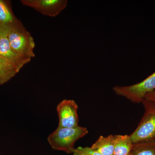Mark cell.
Returning a JSON list of instances; mask_svg holds the SVG:
<instances>
[{
	"label": "cell",
	"mask_w": 155,
	"mask_h": 155,
	"mask_svg": "<svg viewBox=\"0 0 155 155\" xmlns=\"http://www.w3.org/2000/svg\"><path fill=\"white\" fill-rule=\"evenodd\" d=\"M144 114L135 130L130 135L133 144L155 141V103L143 99Z\"/></svg>",
	"instance_id": "7a4b0ae2"
},
{
	"label": "cell",
	"mask_w": 155,
	"mask_h": 155,
	"mask_svg": "<svg viewBox=\"0 0 155 155\" xmlns=\"http://www.w3.org/2000/svg\"><path fill=\"white\" fill-rule=\"evenodd\" d=\"M18 72L12 64L0 57V85L11 80Z\"/></svg>",
	"instance_id": "8fae6325"
},
{
	"label": "cell",
	"mask_w": 155,
	"mask_h": 155,
	"mask_svg": "<svg viewBox=\"0 0 155 155\" xmlns=\"http://www.w3.org/2000/svg\"><path fill=\"white\" fill-rule=\"evenodd\" d=\"M113 90L116 94L132 102H141L147 94L155 91V72L139 83L129 86H116Z\"/></svg>",
	"instance_id": "277c9868"
},
{
	"label": "cell",
	"mask_w": 155,
	"mask_h": 155,
	"mask_svg": "<svg viewBox=\"0 0 155 155\" xmlns=\"http://www.w3.org/2000/svg\"><path fill=\"white\" fill-rule=\"evenodd\" d=\"M129 155H155V141L134 144Z\"/></svg>",
	"instance_id": "7c38bea8"
},
{
	"label": "cell",
	"mask_w": 155,
	"mask_h": 155,
	"mask_svg": "<svg viewBox=\"0 0 155 155\" xmlns=\"http://www.w3.org/2000/svg\"><path fill=\"white\" fill-rule=\"evenodd\" d=\"M7 36L11 47L18 55L30 60L35 57L34 40L25 27L8 30Z\"/></svg>",
	"instance_id": "3957f363"
},
{
	"label": "cell",
	"mask_w": 155,
	"mask_h": 155,
	"mask_svg": "<svg viewBox=\"0 0 155 155\" xmlns=\"http://www.w3.org/2000/svg\"><path fill=\"white\" fill-rule=\"evenodd\" d=\"M73 155H101L90 147H78L75 148L73 153Z\"/></svg>",
	"instance_id": "4fadbf2b"
},
{
	"label": "cell",
	"mask_w": 155,
	"mask_h": 155,
	"mask_svg": "<svg viewBox=\"0 0 155 155\" xmlns=\"http://www.w3.org/2000/svg\"><path fill=\"white\" fill-rule=\"evenodd\" d=\"M144 99L155 103V91L147 94L145 96Z\"/></svg>",
	"instance_id": "5bb4252c"
},
{
	"label": "cell",
	"mask_w": 155,
	"mask_h": 155,
	"mask_svg": "<svg viewBox=\"0 0 155 155\" xmlns=\"http://www.w3.org/2000/svg\"><path fill=\"white\" fill-rule=\"evenodd\" d=\"M25 6L31 7L46 16L54 17L67 7V0H22Z\"/></svg>",
	"instance_id": "8992f818"
},
{
	"label": "cell",
	"mask_w": 155,
	"mask_h": 155,
	"mask_svg": "<svg viewBox=\"0 0 155 155\" xmlns=\"http://www.w3.org/2000/svg\"><path fill=\"white\" fill-rule=\"evenodd\" d=\"M24 27L22 22L15 17L7 1L0 0V28L6 31Z\"/></svg>",
	"instance_id": "ba28073f"
},
{
	"label": "cell",
	"mask_w": 155,
	"mask_h": 155,
	"mask_svg": "<svg viewBox=\"0 0 155 155\" xmlns=\"http://www.w3.org/2000/svg\"><path fill=\"white\" fill-rule=\"evenodd\" d=\"M0 155H1V154H0Z\"/></svg>",
	"instance_id": "9a60e30c"
},
{
	"label": "cell",
	"mask_w": 155,
	"mask_h": 155,
	"mask_svg": "<svg viewBox=\"0 0 155 155\" xmlns=\"http://www.w3.org/2000/svg\"><path fill=\"white\" fill-rule=\"evenodd\" d=\"M91 147L101 155H113L115 147L114 135L101 136Z\"/></svg>",
	"instance_id": "9c48e42d"
},
{
	"label": "cell",
	"mask_w": 155,
	"mask_h": 155,
	"mask_svg": "<svg viewBox=\"0 0 155 155\" xmlns=\"http://www.w3.org/2000/svg\"><path fill=\"white\" fill-rule=\"evenodd\" d=\"M78 106L72 100H64L58 104L57 111L59 118L58 127H74L78 125Z\"/></svg>",
	"instance_id": "5b68a950"
},
{
	"label": "cell",
	"mask_w": 155,
	"mask_h": 155,
	"mask_svg": "<svg viewBox=\"0 0 155 155\" xmlns=\"http://www.w3.org/2000/svg\"><path fill=\"white\" fill-rule=\"evenodd\" d=\"M0 57L12 64L19 72L30 60L22 58L11 47L5 30L0 28Z\"/></svg>",
	"instance_id": "52a82bcc"
},
{
	"label": "cell",
	"mask_w": 155,
	"mask_h": 155,
	"mask_svg": "<svg viewBox=\"0 0 155 155\" xmlns=\"http://www.w3.org/2000/svg\"><path fill=\"white\" fill-rule=\"evenodd\" d=\"M87 128L78 126L74 127H58L48 137V141L54 150L73 153L75 142L88 133Z\"/></svg>",
	"instance_id": "6da1fadb"
},
{
	"label": "cell",
	"mask_w": 155,
	"mask_h": 155,
	"mask_svg": "<svg viewBox=\"0 0 155 155\" xmlns=\"http://www.w3.org/2000/svg\"><path fill=\"white\" fill-rule=\"evenodd\" d=\"M115 147L113 155H129L134 144L130 136L115 135Z\"/></svg>",
	"instance_id": "30bf717a"
}]
</instances>
